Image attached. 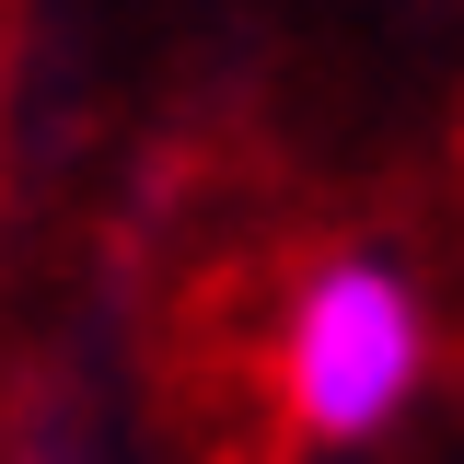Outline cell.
Listing matches in <instances>:
<instances>
[{"label": "cell", "instance_id": "1", "mask_svg": "<svg viewBox=\"0 0 464 464\" xmlns=\"http://www.w3.org/2000/svg\"><path fill=\"white\" fill-rule=\"evenodd\" d=\"M430 372V302L406 267L383 256H325L302 302H290V337H279V395L302 441H383Z\"/></svg>", "mask_w": 464, "mask_h": 464}]
</instances>
